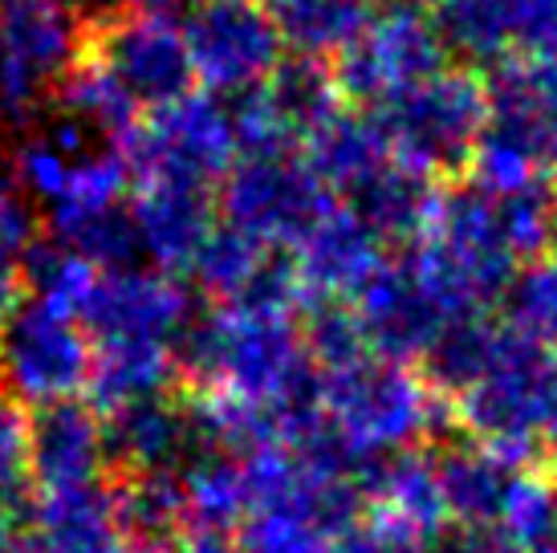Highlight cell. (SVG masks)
Returning <instances> with one entry per match:
<instances>
[{
  "mask_svg": "<svg viewBox=\"0 0 557 553\" xmlns=\"http://www.w3.org/2000/svg\"><path fill=\"white\" fill-rule=\"evenodd\" d=\"M175 367L203 400L264 415L281 447L310 444L322 431L318 367L297 309L216 306L187 325Z\"/></svg>",
  "mask_w": 557,
  "mask_h": 553,
  "instance_id": "cell-1",
  "label": "cell"
},
{
  "mask_svg": "<svg viewBox=\"0 0 557 553\" xmlns=\"http://www.w3.org/2000/svg\"><path fill=\"white\" fill-rule=\"evenodd\" d=\"M318 407L325 435L358 472L423 447L451 411L423 370L379 354L318 374Z\"/></svg>",
  "mask_w": 557,
  "mask_h": 553,
  "instance_id": "cell-2",
  "label": "cell"
},
{
  "mask_svg": "<svg viewBox=\"0 0 557 553\" xmlns=\"http://www.w3.org/2000/svg\"><path fill=\"white\" fill-rule=\"evenodd\" d=\"M407 261L456 318L488 314V306L505 302L512 276L521 273V257L509 245L500 208L476 184L435 192L428 224L407 245Z\"/></svg>",
  "mask_w": 557,
  "mask_h": 553,
  "instance_id": "cell-3",
  "label": "cell"
},
{
  "mask_svg": "<svg viewBox=\"0 0 557 553\" xmlns=\"http://www.w3.org/2000/svg\"><path fill=\"white\" fill-rule=\"evenodd\" d=\"M90 0H0V126L33 123L90 58Z\"/></svg>",
  "mask_w": 557,
  "mask_h": 553,
  "instance_id": "cell-4",
  "label": "cell"
},
{
  "mask_svg": "<svg viewBox=\"0 0 557 553\" xmlns=\"http://www.w3.org/2000/svg\"><path fill=\"white\" fill-rule=\"evenodd\" d=\"M451 415L468 440L533 464V452L557 415V358L505 325L493 362L451 400Z\"/></svg>",
  "mask_w": 557,
  "mask_h": 553,
  "instance_id": "cell-5",
  "label": "cell"
},
{
  "mask_svg": "<svg viewBox=\"0 0 557 553\" xmlns=\"http://www.w3.org/2000/svg\"><path fill=\"white\" fill-rule=\"evenodd\" d=\"M135 184H184L212 192L240 159L233 102L191 90L159 110H143L119 143Z\"/></svg>",
  "mask_w": 557,
  "mask_h": 553,
  "instance_id": "cell-6",
  "label": "cell"
},
{
  "mask_svg": "<svg viewBox=\"0 0 557 553\" xmlns=\"http://www.w3.org/2000/svg\"><path fill=\"white\" fill-rule=\"evenodd\" d=\"M391 159L428 180L468 168L488 126V86L476 70H440L383 110H367Z\"/></svg>",
  "mask_w": 557,
  "mask_h": 553,
  "instance_id": "cell-7",
  "label": "cell"
},
{
  "mask_svg": "<svg viewBox=\"0 0 557 553\" xmlns=\"http://www.w3.org/2000/svg\"><path fill=\"white\" fill-rule=\"evenodd\" d=\"M448 70V46L432 0H379L358 37L334 58L342 102L383 110Z\"/></svg>",
  "mask_w": 557,
  "mask_h": 553,
  "instance_id": "cell-8",
  "label": "cell"
},
{
  "mask_svg": "<svg viewBox=\"0 0 557 553\" xmlns=\"http://www.w3.org/2000/svg\"><path fill=\"white\" fill-rule=\"evenodd\" d=\"M94 339L78 314L29 297L0 330V386L21 411H46L90 391Z\"/></svg>",
  "mask_w": 557,
  "mask_h": 553,
  "instance_id": "cell-9",
  "label": "cell"
},
{
  "mask_svg": "<svg viewBox=\"0 0 557 553\" xmlns=\"http://www.w3.org/2000/svg\"><path fill=\"white\" fill-rule=\"evenodd\" d=\"M334 192L301 155H240L220 184V216L269 253H294L330 212Z\"/></svg>",
  "mask_w": 557,
  "mask_h": 553,
  "instance_id": "cell-10",
  "label": "cell"
},
{
  "mask_svg": "<svg viewBox=\"0 0 557 553\" xmlns=\"http://www.w3.org/2000/svg\"><path fill=\"white\" fill-rule=\"evenodd\" d=\"M180 25L196 86L224 102L261 90L285 62V46L261 0H196Z\"/></svg>",
  "mask_w": 557,
  "mask_h": 553,
  "instance_id": "cell-11",
  "label": "cell"
},
{
  "mask_svg": "<svg viewBox=\"0 0 557 553\" xmlns=\"http://www.w3.org/2000/svg\"><path fill=\"white\" fill-rule=\"evenodd\" d=\"M196 322L191 293L180 276L159 273L151 265H126L98 273L82 306V325L94 346H163L175 351L187 325Z\"/></svg>",
  "mask_w": 557,
  "mask_h": 553,
  "instance_id": "cell-12",
  "label": "cell"
},
{
  "mask_svg": "<svg viewBox=\"0 0 557 553\" xmlns=\"http://www.w3.org/2000/svg\"><path fill=\"white\" fill-rule=\"evenodd\" d=\"M342 110L334 70L325 62L294 58L261 90L233 102L240 155H301L306 138Z\"/></svg>",
  "mask_w": 557,
  "mask_h": 553,
  "instance_id": "cell-13",
  "label": "cell"
},
{
  "mask_svg": "<svg viewBox=\"0 0 557 553\" xmlns=\"http://www.w3.org/2000/svg\"><path fill=\"white\" fill-rule=\"evenodd\" d=\"M90 53L131 94L139 110H159L191 94L196 74L187 58L184 25L159 13H119L94 33Z\"/></svg>",
  "mask_w": 557,
  "mask_h": 553,
  "instance_id": "cell-14",
  "label": "cell"
},
{
  "mask_svg": "<svg viewBox=\"0 0 557 553\" xmlns=\"http://www.w3.org/2000/svg\"><path fill=\"white\" fill-rule=\"evenodd\" d=\"M350 314L371 354L407 367L423 362L448 325L465 322L435 297V290L407 257H387V265L350 302Z\"/></svg>",
  "mask_w": 557,
  "mask_h": 553,
  "instance_id": "cell-15",
  "label": "cell"
},
{
  "mask_svg": "<svg viewBox=\"0 0 557 553\" xmlns=\"http://www.w3.org/2000/svg\"><path fill=\"white\" fill-rule=\"evenodd\" d=\"M362 525L395 550H432L448 533L440 464L428 447L362 468Z\"/></svg>",
  "mask_w": 557,
  "mask_h": 553,
  "instance_id": "cell-16",
  "label": "cell"
},
{
  "mask_svg": "<svg viewBox=\"0 0 557 553\" xmlns=\"http://www.w3.org/2000/svg\"><path fill=\"white\" fill-rule=\"evenodd\" d=\"M289 265H294L297 290L306 297V309L350 306L362 285L387 265V245L362 216L334 200L330 212L297 241Z\"/></svg>",
  "mask_w": 557,
  "mask_h": 553,
  "instance_id": "cell-17",
  "label": "cell"
},
{
  "mask_svg": "<svg viewBox=\"0 0 557 553\" xmlns=\"http://www.w3.org/2000/svg\"><path fill=\"white\" fill-rule=\"evenodd\" d=\"M107 468V419L90 400L29 415V484L37 496L102 484Z\"/></svg>",
  "mask_w": 557,
  "mask_h": 553,
  "instance_id": "cell-18",
  "label": "cell"
},
{
  "mask_svg": "<svg viewBox=\"0 0 557 553\" xmlns=\"http://www.w3.org/2000/svg\"><path fill=\"white\" fill-rule=\"evenodd\" d=\"M216 200L203 187L135 184L131 220L139 241V261L171 276H191L203 245L220 229Z\"/></svg>",
  "mask_w": 557,
  "mask_h": 553,
  "instance_id": "cell-19",
  "label": "cell"
},
{
  "mask_svg": "<svg viewBox=\"0 0 557 553\" xmlns=\"http://www.w3.org/2000/svg\"><path fill=\"white\" fill-rule=\"evenodd\" d=\"M102 419H107L110 464H119L123 477L180 472L191 456L208 447L191 400H175L171 391L156 400L126 403Z\"/></svg>",
  "mask_w": 557,
  "mask_h": 553,
  "instance_id": "cell-20",
  "label": "cell"
},
{
  "mask_svg": "<svg viewBox=\"0 0 557 553\" xmlns=\"http://www.w3.org/2000/svg\"><path fill=\"white\" fill-rule=\"evenodd\" d=\"M488 86V126L493 135L517 143L557 175V62L509 58L484 77Z\"/></svg>",
  "mask_w": 557,
  "mask_h": 553,
  "instance_id": "cell-21",
  "label": "cell"
},
{
  "mask_svg": "<svg viewBox=\"0 0 557 553\" xmlns=\"http://www.w3.org/2000/svg\"><path fill=\"white\" fill-rule=\"evenodd\" d=\"M33 538L46 553H151L131 533L119 492L110 484L37 496Z\"/></svg>",
  "mask_w": 557,
  "mask_h": 553,
  "instance_id": "cell-22",
  "label": "cell"
},
{
  "mask_svg": "<svg viewBox=\"0 0 557 553\" xmlns=\"http://www.w3.org/2000/svg\"><path fill=\"white\" fill-rule=\"evenodd\" d=\"M435 464H440V492H444L448 525L465 529V533H496L512 480L521 468H529V464L500 456L476 440L451 444L448 452L435 456Z\"/></svg>",
  "mask_w": 557,
  "mask_h": 553,
  "instance_id": "cell-23",
  "label": "cell"
},
{
  "mask_svg": "<svg viewBox=\"0 0 557 553\" xmlns=\"http://www.w3.org/2000/svg\"><path fill=\"white\" fill-rule=\"evenodd\" d=\"M301 159L310 163V171L322 180L334 200L350 196L362 180H371L374 171L391 163V151L379 123H374L367 110H346L342 107L334 119H325L301 147Z\"/></svg>",
  "mask_w": 557,
  "mask_h": 553,
  "instance_id": "cell-24",
  "label": "cell"
},
{
  "mask_svg": "<svg viewBox=\"0 0 557 553\" xmlns=\"http://www.w3.org/2000/svg\"><path fill=\"white\" fill-rule=\"evenodd\" d=\"M435 192H440L435 180L403 168L399 159H391L374 171L371 180H362L350 196H342V204L362 216L379 232L383 245H411L428 224V216H432Z\"/></svg>",
  "mask_w": 557,
  "mask_h": 553,
  "instance_id": "cell-25",
  "label": "cell"
},
{
  "mask_svg": "<svg viewBox=\"0 0 557 553\" xmlns=\"http://www.w3.org/2000/svg\"><path fill=\"white\" fill-rule=\"evenodd\" d=\"M180 484H184L187 529L236 533L240 521L248 517V508H252L245 452L203 447L200 456H191L180 468Z\"/></svg>",
  "mask_w": 557,
  "mask_h": 553,
  "instance_id": "cell-26",
  "label": "cell"
},
{
  "mask_svg": "<svg viewBox=\"0 0 557 553\" xmlns=\"http://www.w3.org/2000/svg\"><path fill=\"white\" fill-rule=\"evenodd\" d=\"M261 4L281 46L297 58L325 62L355 41L379 0H261Z\"/></svg>",
  "mask_w": 557,
  "mask_h": 553,
  "instance_id": "cell-27",
  "label": "cell"
},
{
  "mask_svg": "<svg viewBox=\"0 0 557 553\" xmlns=\"http://www.w3.org/2000/svg\"><path fill=\"white\" fill-rule=\"evenodd\" d=\"M175 374H180L175 351H163V346H94V370L86 395L107 415L126 407V403L168 395Z\"/></svg>",
  "mask_w": 557,
  "mask_h": 553,
  "instance_id": "cell-28",
  "label": "cell"
},
{
  "mask_svg": "<svg viewBox=\"0 0 557 553\" xmlns=\"http://www.w3.org/2000/svg\"><path fill=\"white\" fill-rule=\"evenodd\" d=\"M53 107H58V119L74 123L90 138H107V143H119L143 114L94 53L58 86Z\"/></svg>",
  "mask_w": 557,
  "mask_h": 553,
  "instance_id": "cell-29",
  "label": "cell"
},
{
  "mask_svg": "<svg viewBox=\"0 0 557 553\" xmlns=\"http://www.w3.org/2000/svg\"><path fill=\"white\" fill-rule=\"evenodd\" d=\"M448 53L472 65H500L512 53L509 0H432Z\"/></svg>",
  "mask_w": 557,
  "mask_h": 553,
  "instance_id": "cell-30",
  "label": "cell"
},
{
  "mask_svg": "<svg viewBox=\"0 0 557 553\" xmlns=\"http://www.w3.org/2000/svg\"><path fill=\"white\" fill-rule=\"evenodd\" d=\"M493 538L521 553H533L557 541V480L549 472L533 468V464L517 472Z\"/></svg>",
  "mask_w": 557,
  "mask_h": 553,
  "instance_id": "cell-31",
  "label": "cell"
},
{
  "mask_svg": "<svg viewBox=\"0 0 557 553\" xmlns=\"http://www.w3.org/2000/svg\"><path fill=\"white\" fill-rule=\"evenodd\" d=\"M25 265V285H29V297L37 302H49V306L58 309H70V314H78L82 318V306H86V297H90L94 281H98V265H90L82 253H74L70 245L62 241H37L29 245V253L21 257Z\"/></svg>",
  "mask_w": 557,
  "mask_h": 553,
  "instance_id": "cell-32",
  "label": "cell"
},
{
  "mask_svg": "<svg viewBox=\"0 0 557 553\" xmlns=\"http://www.w3.org/2000/svg\"><path fill=\"white\" fill-rule=\"evenodd\" d=\"M505 325L557 358V253L521 265L505 293Z\"/></svg>",
  "mask_w": 557,
  "mask_h": 553,
  "instance_id": "cell-33",
  "label": "cell"
},
{
  "mask_svg": "<svg viewBox=\"0 0 557 553\" xmlns=\"http://www.w3.org/2000/svg\"><path fill=\"white\" fill-rule=\"evenodd\" d=\"M29 245H37V208L16 180L13 159L0 151V253L25 257Z\"/></svg>",
  "mask_w": 557,
  "mask_h": 553,
  "instance_id": "cell-34",
  "label": "cell"
},
{
  "mask_svg": "<svg viewBox=\"0 0 557 553\" xmlns=\"http://www.w3.org/2000/svg\"><path fill=\"white\" fill-rule=\"evenodd\" d=\"M512 49L529 62H557V0H509Z\"/></svg>",
  "mask_w": 557,
  "mask_h": 553,
  "instance_id": "cell-35",
  "label": "cell"
},
{
  "mask_svg": "<svg viewBox=\"0 0 557 553\" xmlns=\"http://www.w3.org/2000/svg\"><path fill=\"white\" fill-rule=\"evenodd\" d=\"M29 480V415L0 400V492L16 496Z\"/></svg>",
  "mask_w": 557,
  "mask_h": 553,
  "instance_id": "cell-36",
  "label": "cell"
},
{
  "mask_svg": "<svg viewBox=\"0 0 557 553\" xmlns=\"http://www.w3.org/2000/svg\"><path fill=\"white\" fill-rule=\"evenodd\" d=\"M29 302V285H25V265L13 253H0V330L13 322V314Z\"/></svg>",
  "mask_w": 557,
  "mask_h": 553,
  "instance_id": "cell-37",
  "label": "cell"
},
{
  "mask_svg": "<svg viewBox=\"0 0 557 553\" xmlns=\"http://www.w3.org/2000/svg\"><path fill=\"white\" fill-rule=\"evenodd\" d=\"M163 553H236V541L233 533H216V529H187Z\"/></svg>",
  "mask_w": 557,
  "mask_h": 553,
  "instance_id": "cell-38",
  "label": "cell"
},
{
  "mask_svg": "<svg viewBox=\"0 0 557 553\" xmlns=\"http://www.w3.org/2000/svg\"><path fill=\"white\" fill-rule=\"evenodd\" d=\"M123 4V13H159V16H171L184 0H119Z\"/></svg>",
  "mask_w": 557,
  "mask_h": 553,
  "instance_id": "cell-39",
  "label": "cell"
},
{
  "mask_svg": "<svg viewBox=\"0 0 557 553\" xmlns=\"http://www.w3.org/2000/svg\"><path fill=\"white\" fill-rule=\"evenodd\" d=\"M0 553H46L41 550V541L33 538V533H0Z\"/></svg>",
  "mask_w": 557,
  "mask_h": 553,
  "instance_id": "cell-40",
  "label": "cell"
},
{
  "mask_svg": "<svg viewBox=\"0 0 557 553\" xmlns=\"http://www.w3.org/2000/svg\"><path fill=\"white\" fill-rule=\"evenodd\" d=\"M484 553H521V550H512V545H505L500 538H488V550Z\"/></svg>",
  "mask_w": 557,
  "mask_h": 553,
  "instance_id": "cell-41",
  "label": "cell"
},
{
  "mask_svg": "<svg viewBox=\"0 0 557 553\" xmlns=\"http://www.w3.org/2000/svg\"><path fill=\"white\" fill-rule=\"evenodd\" d=\"M554 253H557V216H554Z\"/></svg>",
  "mask_w": 557,
  "mask_h": 553,
  "instance_id": "cell-42",
  "label": "cell"
},
{
  "mask_svg": "<svg viewBox=\"0 0 557 553\" xmlns=\"http://www.w3.org/2000/svg\"><path fill=\"white\" fill-rule=\"evenodd\" d=\"M403 553H428V550H403Z\"/></svg>",
  "mask_w": 557,
  "mask_h": 553,
  "instance_id": "cell-43",
  "label": "cell"
}]
</instances>
